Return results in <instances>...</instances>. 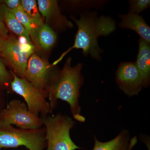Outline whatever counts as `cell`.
Returning <instances> with one entry per match:
<instances>
[{"label": "cell", "instance_id": "cell-17", "mask_svg": "<svg viewBox=\"0 0 150 150\" xmlns=\"http://www.w3.org/2000/svg\"><path fill=\"white\" fill-rule=\"evenodd\" d=\"M21 6L27 16L39 28L44 23L38 10L37 4L35 0H21Z\"/></svg>", "mask_w": 150, "mask_h": 150}, {"label": "cell", "instance_id": "cell-19", "mask_svg": "<svg viewBox=\"0 0 150 150\" xmlns=\"http://www.w3.org/2000/svg\"><path fill=\"white\" fill-rule=\"evenodd\" d=\"M129 3V13L136 14H139L150 6V0H130Z\"/></svg>", "mask_w": 150, "mask_h": 150}, {"label": "cell", "instance_id": "cell-1", "mask_svg": "<svg viewBox=\"0 0 150 150\" xmlns=\"http://www.w3.org/2000/svg\"><path fill=\"white\" fill-rule=\"evenodd\" d=\"M97 14L95 11H86L81 13L79 19L71 17L78 27L74 43L52 64V66H55L59 64L74 49H81L85 56L90 55L98 61L101 59L100 54L103 53V50L99 47L98 39L100 36L110 35L116 30L117 25L116 22L110 17L98 16Z\"/></svg>", "mask_w": 150, "mask_h": 150}, {"label": "cell", "instance_id": "cell-20", "mask_svg": "<svg viewBox=\"0 0 150 150\" xmlns=\"http://www.w3.org/2000/svg\"><path fill=\"white\" fill-rule=\"evenodd\" d=\"M0 3L4 4L11 10L15 9L21 6V1L20 0H4L0 1Z\"/></svg>", "mask_w": 150, "mask_h": 150}, {"label": "cell", "instance_id": "cell-14", "mask_svg": "<svg viewBox=\"0 0 150 150\" xmlns=\"http://www.w3.org/2000/svg\"><path fill=\"white\" fill-rule=\"evenodd\" d=\"M0 16L4 23L11 31L19 37L23 38L27 43L33 44L29 33L26 29L9 9L1 3H0Z\"/></svg>", "mask_w": 150, "mask_h": 150}, {"label": "cell", "instance_id": "cell-11", "mask_svg": "<svg viewBox=\"0 0 150 150\" xmlns=\"http://www.w3.org/2000/svg\"><path fill=\"white\" fill-rule=\"evenodd\" d=\"M119 17L121 20L119 27L134 30L140 35V38L150 43V27L143 17L130 13L120 15Z\"/></svg>", "mask_w": 150, "mask_h": 150}, {"label": "cell", "instance_id": "cell-21", "mask_svg": "<svg viewBox=\"0 0 150 150\" xmlns=\"http://www.w3.org/2000/svg\"><path fill=\"white\" fill-rule=\"evenodd\" d=\"M0 35H1L4 39L7 38L9 36L8 30L3 22L1 16H0Z\"/></svg>", "mask_w": 150, "mask_h": 150}, {"label": "cell", "instance_id": "cell-10", "mask_svg": "<svg viewBox=\"0 0 150 150\" xmlns=\"http://www.w3.org/2000/svg\"><path fill=\"white\" fill-rule=\"evenodd\" d=\"M37 4L39 12L43 19L46 20V22L53 21V23L59 29L73 27L72 23L61 14L58 1L38 0Z\"/></svg>", "mask_w": 150, "mask_h": 150}, {"label": "cell", "instance_id": "cell-22", "mask_svg": "<svg viewBox=\"0 0 150 150\" xmlns=\"http://www.w3.org/2000/svg\"><path fill=\"white\" fill-rule=\"evenodd\" d=\"M4 39L1 35H0V52H1V49L2 47Z\"/></svg>", "mask_w": 150, "mask_h": 150}, {"label": "cell", "instance_id": "cell-2", "mask_svg": "<svg viewBox=\"0 0 150 150\" xmlns=\"http://www.w3.org/2000/svg\"><path fill=\"white\" fill-rule=\"evenodd\" d=\"M83 66L80 63L72 67L71 59L68 58L63 69L57 71L51 78L46 90L53 110L57 107L58 100L66 101L69 105L74 118L80 122L86 120L81 114L79 102L80 89L83 83Z\"/></svg>", "mask_w": 150, "mask_h": 150}, {"label": "cell", "instance_id": "cell-12", "mask_svg": "<svg viewBox=\"0 0 150 150\" xmlns=\"http://www.w3.org/2000/svg\"><path fill=\"white\" fill-rule=\"evenodd\" d=\"M130 140L129 133L123 130L113 139L107 142H100L94 137L95 144L92 150H131L137 142V137Z\"/></svg>", "mask_w": 150, "mask_h": 150}, {"label": "cell", "instance_id": "cell-3", "mask_svg": "<svg viewBox=\"0 0 150 150\" xmlns=\"http://www.w3.org/2000/svg\"><path fill=\"white\" fill-rule=\"evenodd\" d=\"M41 117L46 130V150L81 149L75 144L70 136V131L74 128L76 123L71 117L61 113L42 115Z\"/></svg>", "mask_w": 150, "mask_h": 150}, {"label": "cell", "instance_id": "cell-8", "mask_svg": "<svg viewBox=\"0 0 150 150\" xmlns=\"http://www.w3.org/2000/svg\"><path fill=\"white\" fill-rule=\"evenodd\" d=\"M54 67L37 54H32L28 62L24 78L38 88L46 92L49 81L57 71Z\"/></svg>", "mask_w": 150, "mask_h": 150}, {"label": "cell", "instance_id": "cell-4", "mask_svg": "<svg viewBox=\"0 0 150 150\" xmlns=\"http://www.w3.org/2000/svg\"><path fill=\"white\" fill-rule=\"evenodd\" d=\"M44 127L34 130L17 129L0 120V150L24 146L29 150H43L47 146Z\"/></svg>", "mask_w": 150, "mask_h": 150}, {"label": "cell", "instance_id": "cell-15", "mask_svg": "<svg viewBox=\"0 0 150 150\" xmlns=\"http://www.w3.org/2000/svg\"><path fill=\"white\" fill-rule=\"evenodd\" d=\"M10 10L28 33L33 46L38 49H39L40 46L37 38L38 28L27 16L22 6L13 10Z\"/></svg>", "mask_w": 150, "mask_h": 150}, {"label": "cell", "instance_id": "cell-13", "mask_svg": "<svg viewBox=\"0 0 150 150\" xmlns=\"http://www.w3.org/2000/svg\"><path fill=\"white\" fill-rule=\"evenodd\" d=\"M135 63L143 79L144 87L149 86L150 83V43L141 38L139 39V52Z\"/></svg>", "mask_w": 150, "mask_h": 150}, {"label": "cell", "instance_id": "cell-7", "mask_svg": "<svg viewBox=\"0 0 150 150\" xmlns=\"http://www.w3.org/2000/svg\"><path fill=\"white\" fill-rule=\"evenodd\" d=\"M0 120L24 130L40 129L43 126L41 117L30 112L25 103L16 99L11 100L0 111Z\"/></svg>", "mask_w": 150, "mask_h": 150}, {"label": "cell", "instance_id": "cell-6", "mask_svg": "<svg viewBox=\"0 0 150 150\" xmlns=\"http://www.w3.org/2000/svg\"><path fill=\"white\" fill-rule=\"evenodd\" d=\"M34 46L26 43L25 46L16 38L10 36L4 39L0 55L19 77L24 78L30 57L33 54Z\"/></svg>", "mask_w": 150, "mask_h": 150}, {"label": "cell", "instance_id": "cell-16", "mask_svg": "<svg viewBox=\"0 0 150 150\" xmlns=\"http://www.w3.org/2000/svg\"><path fill=\"white\" fill-rule=\"evenodd\" d=\"M37 38L40 47L48 50L56 43L57 35L50 25L44 23L38 29Z\"/></svg>", "mask_w": 150, "mask_h": 150}, {"label": "cell", "instance_id": "cell-18", "mask_svg": "<svg viewBox=\"0 0 150 150\" xmlns=\"http://www.w3.org/2000/svg\"><path fill=\"white\" fill-rule=\"evenodd\" d=\"M13 79L11 72L7 70L4 63L0 59V89H6L10 87Z\"/></svg>", "mask_w": 150, "mask_h": 150}, {"label": "cell", "instance_id": "cell-5", "mask_svg": "<svg viewBox=\"0 0 150 150\" xmlns=\"http://www.w3.org/2000/svg\"><path fill=\"white\" fill-rule=\"evenodd\" d=\"M13 79L11 89L15 93L22 97L26 103L28 110L39 116L49 115L53 112L49 102L47 100V93L40 90L25 78L19 77L11 71Z\"/></svg>", "mask_w": 150, "mask_h": 150}, {"label": "cell", "instance_id": "cell-9", "mask_svg": "<svg viewBox=\"0 0 150 150\" xmlns=\"http://www.w3.org/2000/svg\"><path fill=\"white\" fill-rule=\"evenodd\" d=\"M115 81L120 89L129 96L137 95L144 87V81L134 62H122L115 73Z\"/></svg>", "mask_w": 150, "mask_h": 150}]
</instances>
